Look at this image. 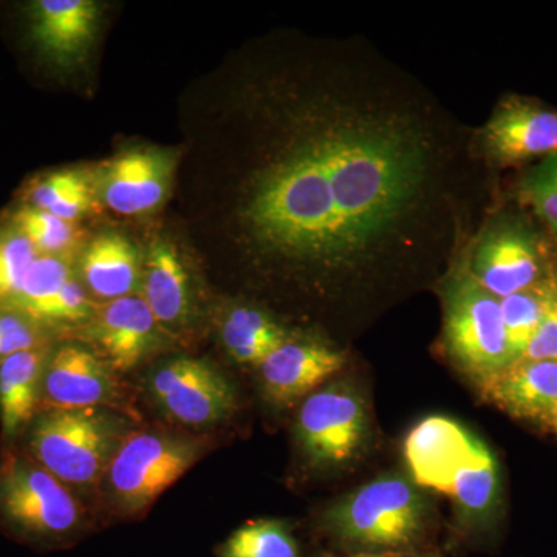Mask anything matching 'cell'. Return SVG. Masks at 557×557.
Returning a JSON list of instances; mask_svg holds the SVG:
<instances>
[{"mask_svg": "<svg viewBox=\"0 0 557 557\" xmlns=\"http://www.w3.org/2000/svg\"><path fill=\"white\" fill-rule=\"evenodd\" d=\"M302 134L269 164L247 218L260 244L288 258L350 265L395 242L420 211L412 150L376 110L306 113Z\"/></svg>", "mask_w": 557, "mask_h": 557, "instance_id": "obj_1", "label": "cell"}, {"mask_svg": "<svg viewBox=\"0 0 557 557\" xmlns=\"http://www.w3.org/2000/svg\"><path fill=\"white\" fill-rule=\"evenodd\" d=\"M403 456L417 486L453 500L465 536L483 537L493 531L500 494L498 463L474 432L449 417H428L410 429Z\"/></svg>", "mask_w": 557, "mask_h": 557, "instance_id": "obj_2", "label": "cell"}, {"mask_svg": "<svg viewBox=\"0 0 557 557\" xmlns=\"http://www.w3.org/2000/svg\"><path fill=\"white\" fill-rule=\"evenodd\" d=\"M322 528L343 555L424 552L434 511L424 490L394 472L339 498L322 516Z\"/></svg>", "mask_w": 557, "mask_h": 557, "instance_id": "obj_3", "label": "cell"}, {"mask_svg": "<svg viewBox=\"0 0 557 557\" xmlns=\"http://www.w3.org/2000/svg\"><path fill=\"white\" fill-rule=\"evenodd\" d=\"M443 307L446 354L475 386L482 388L515 362L500 299L486 292L468 270L458 269L446 282Z\"/></svg>", "mask_w": 557, "mask_h": 557, "instance_id": "obj_4", "label": "cell"}, {"mask_svg": "<svg viewBox=\"0 0 557 557\" xmlns=\"http://www.w3.org/2000/svg\"><path fill=\"white\" fill-rule=\"evenodd\" d=\"M115 421L95 408L53 409L33 424L30 449L65 485H91L108 471L120 445Z\"/></svg>", "mask_w": 557, "mask_h": 557, "instance_id": "obj_5", "label": "cell"}, {"mask_svg": "<svg viewBox=\"0 0 557 557\" xmlns=\"http://www.w3.org/2000/svg\"><path fill=\"white\" fill-rule=\"evenodd\" d=\"M197 440L134 432L121 438L108 468L110 494L124 515H138L178 482L199 460Z\"/></svg>", "mask_w": 557, "mask_h": 557, "instance_id": "obj_6", "label": "cell"}, {"mask_svg": "<svg viewBox=\"0 0 557 557\" xmlns=\"http://www.w3.org/2000/svg\"><path fill=\"white\" fill-rule=\"evenodd\" d=\"M0 516L22 536L53 542L72 534L83 512L67 485L38 461L7 456L0 463Z\"/></svg>", "mask_w": 557, "mask_h": 557, "instance_id": "obj_7", "label": "cell"}, {"mask_svg": "<svg viewBox=\"0 0 557 557\" xmlns=\"http://www.w3.org/2000/svg\"><path fill=\"white\" fill-rule=\"evenodd\" d=\"M368 403L351 381H333L300 406L296 435L304 456L319 468H343L369 440Z\"/></svg>", "mask_w": 557, "mask_h": 557, "instance_id": "obj_8", "label": "cell"}, {"mask_svg": "<svg viewBox=\"0 0 557 557\" xmlns=\"http://www.w3.org/2000/svg\"><path fill=\"white\" fill-rule=\"evenodd\" d=\"M149 392L164 413L188 426L219 423L236 405L228 379L199 358L163 362L150 373Z\"/></svg>", "mask_w": 557, "mask_h": 557, "instance_id": "obj_9", "label": "cell"}, {"mask_svg": "<svg viewBox=\"0 0 557 557\" xmlns=\"http://www.w3.org/2000/svg\"><path fill=\"white\" fill-rule=\"evenodd\" d=\"M346 357L321 341L287 339L259 366L263 394L277 406H292L338 375Z\"/></svg>", "mask_w": 557, "mask_h": 557, "instance_id": "obj_10", "label": "cell"}, {"mask_svg": "<svg viewBox=\"0 0 557 557\" xmlns=\"http://www.w3.org/2000/svg\"><path fill=\"white\" fill-rule=\"evenodd\" d=\"M174 160L160 149L135 148L106 163L100 194L106 207L121 215L159 208L170 193Z\"/></svg>", "mask_w": 557, "mask_h": 557, "instance_id": "obj_11", "label": "cell"}, {"mask_svg": "<svg viewBox=\"0 0 557 557\" xmlns=\"http://www.w3.org/2000/svg\"><path fill=\"white\" fill-rule=\"evenodd\" d=\"M469 273L498 299L539 284L541 259L533 237L519 228L491 230L472 252Z\"/></svg>", "mask_w": 557, "mask_h": 557, "instance_id": "obj_12", "label": "cell"}, {"mask_svg": "<svg viewBox=\"0 0 557 557\" xmlns=\"http://www.w3.org/2000/svg\"><path fill=\"white\" fill-rule=\"evenodd\" d=\"M483 146L504 166L557 156V112L523 101L505 102L486 124Z\"/></svg>", "mask_w": 557, "mask_h": 557, "instance_id": "obj_13", "label": "cell"}, {"mask_svg": "<svg viewBox=\"0 0 557 557\" xmlns=\"http://www.w3.org/2000/svg\"><path fill=\"white\" fill-rule=\"evenodd\" d=\"M30 22L38 49L57 64L72 65L94 44L100 5L91 0H39L32 3Z\"/></svg>", "mask_w": 557, "mask_h": 557, "instance_id": "obj_14", "label": "cell"}, {"mask_svg": "<svg viewBox=\"0 0 557 557\" xmlns=\"http://www.w3.org/2000/svg\"><path fill=\"white\" fill-rule=\"evenodd\" d=\"M42 392L54 409H89L115 395L109 366L79 346L58 348L47 361Z\"/></svg>", "mask_w": 557, "mask_h": 557, "instance_id": "obj_15", "label": "cell"}, {"mask_svg": "<svg viewBox=\"0 0 557 557\" xmlns=\"http://www.w3.org/2000/svg\"><path fill=\"white\" fill-rule=\"evenodd\" d=\"M479 391L511 417L547 423L557 408V362L516 359Z\"/></svg>", "mask_w": 557, "mask_h": 557, "instance_id": "obj_16", "label": "cell"}, {"mask_svg": "<svg viewBox=\"0 0 557 557\" xmlns=\"http://www.w3.org/2000/svg\"><path fill=\"white\" fill-rule=\"evenodd\" d=\"M157 319L141 296L109 300L95 319V336L109 364L129 372L156 339Z\"/></svg>", "mask_w": 557, "mask_h": 557, "instance_id": "obj_17", "label": "cell"}, {"mask_svg": "<svg viewBox=\"0 0 557 557\" xmlns=\"http://www.w3.org/2000/svg\"><path fill=\"white\" fill-rule=\"evenodd\" d=\"M79 267L84 284L100 299L126 298L141 278L137 248L116 233L100 234L91 239L84 248Z\"/></svg>", "mask_w": 557, "mask_h": 557, "instance_id": "obj_18", "label": "cell"}, {"mask_svg": "<svg viewBox=\"0 0 557 557\" xmlns=\"http://www.w3.org/2000/svg\"><path fill=\"white\" fill-rule=\"evenodd\" d=\"M143 299L161 324H182L190 313L188 270L174 245L159 244L150 248L143 271Z\"/></svg>", "mask_w": 557, "mask_h": 557, "instance_id": "obj_19", "label": "cell"}, {"mask_svg": "<svg viewBox=\"0 0 557 557\" xmlns=\"http://www.w3.org/2000/svg\"><path fill=\"white\" fill-rule=\"evenodd\" d=\"M49 355L44 347L21 351L0 361V420L13 435L32 420Z\"/></svg>", "mask_w": 557, "mask_h": 557, "instance_id": "obj_20", "label": "cell"}, {"mask_svg": "<svg viewBox=\"0 0 557 557\" xmlns=\"http://www.w3.org/2000/svg\"><path fill=\"white\" fill-rule=\"evenodd\" d=\"M223 347L239 364L259 366L288 339L287 330L252 307H236L226 314L220 329Z\"/></svg>", "mask_w": 557, "mask_h": 557, "instance_id": "obj_21", "label": "cell"}, {"mask_svg": "<svg viewBox=\"0 0 557 557\" xmlns=\"http://www.w3.org/2000/svg\"><path fill=\"white\" fill-rule=\"evenodd\" d=\"M557 298V288L545 284L522 289L500 299L502 318L512 358L519 359Z\"/></svg>", "mask_w": 557, "mask_h": 557, "instance_id": "obj_22", "label": "cell"}, {"mask_svg": "<svg viewBox=\"0 0 557 557\" xmlns=\"http://www.w3.org/2000/svg\"><path fill=\"white\" fill-rule=\"evenodd\" d=\"M219 557H300V549L284 520L256 519L226 539Z\"/></svg>", "mask_w": 557, "mask_h": 557, "instance_id": "obj_23", "label": "cell"}, {"mask_svg": "<svg viewBox=\"0 0 557 557\" xmlns=\"http://www.w3.org/2000/svg\"><path fill=\"white\" fill-rule=\"evenodd\" d=\"M13 228L24 234L39 255L70 258L83 242V230L76 223L58 218L44 209L24 207L13 214Z\"/></svg>", "mask_w": 557, "mask_h": 557, "instance_id": "obj_24", "label": "cell"}, {"mask_svg": "<svg viewBox=\"0 0 557 557\" xmlns=\"http://www.w3.org/2000/svg\"><path fill=\"white\" fill-rule=\"evenodd\" d=\"M72 278V259L39 255L25 273L20 293L7 310L35 317L36 311L49 302Z\"/></svg>", "mask_w": 557, "mask_h": 557, "instance_id": "obj_25", "label": "cell"}, {"mask_svg": "<svg viewBox=\"0 0 557 557\" xmlns=\"http://www.w3.org/2000/svg\"><path fill=\"white\" fill-rule=\"evenodd\" d=\"M38 256V249L20 231L0 233V310L9 309Z\"/></svg>", "mask_w": 557, "mask_h": 557, "instance_id": "obj_26", "label": "cell"}, {"mask_svg": "<svg viewBox=\"0 0 557 557\" xmlns=\"http://www.w3.org/2000/svg\"><path fill=\"white\" fill-rule=\"evenodd\" d=\"M91 190H95L94 178L89 172L60 170L33 180L25 196H27L28 207L51 212L65 201Z\"/></svg>", "mask_w": 557, "mask_h": 557, "instance_id": "obj_27", "label": "cell"}, {"mask_svg": "<svg viewBox=\"0 0 557 557\" xmlns=\"http://www.w3.org/2000/svg\"><path fill=\"white\" fill-rule=\"evenodd\" d=\"M91 313H94V306H91L89 295L83 285L72 277L49 302L44 304L36 311L33 321L75 322L90 318Z\"/></svg>", "mask_w": 557, "mask_h": 557, "instance_id": "obj_28", "label": "cell"}, {"mask_svg": "<svg viewBox=\"0 0 557 557\" xmlns=\"http://www.w3.org/2000/svg\"><path fill=\"white\" fill-rule=\"evenodd\" d=\"M38 322L14 310H0V361L40 346Z\"/></svg>", "mask_w": 557, "mask_h": 557, "instance_id": "obj_29", "label": "cell"}, {"mask_svg": "<svg viewBox=\"0 0 557 557\" xmlns=\"http://www.w3.org/2000/svg\"><path fill=\"white\" fill-rule=\"evenodd\" d=\"M528 196L557 236V159L528 182Z\"/></svg>", "mask_w": 557, "mask_h": 557, "instance_id": "obj_30", "label": "cell"}, {"mask_svg": "<svg viewBox=\"0 0 557 557\" xmlns=\"http://www.w3.org/2000/svg\"><path fill=\"white\" fill-rule=\"evenodd\" d=\"M519 359L557 362V298Z\"/></svg>", "mask_w": 557, "mask_h": 557, "instance_id": "obj_31", "label": "cell"}, {"mask_svg": "<svg viewBox=\"0 0 557 557\" xmlns=\"http://www.w3.org/2000/svg\"><path fill=\"white\" fill-rule=\"evenodd\" d=\"M319 557H443L438 549L429 548L416 553H355V555H324Z\"/></svg>", "mask_w": 557, "mask_h": 557, "instance_id": "obj_32", "label": "cell"}, {"mask_svg": "<svg viewBox=\"0 0 557 557\" xmlns=\"http://www.w3.org/2000/svg\"><path fill=\"white\" fill-rule=\"evenodd\" d=\"M547 424L549 428L553 429V431L556 432L557 434V408L555 410H553V413L552 416H549L548 420H547Z\"/></svg>", "mask_w": 557, "mask_h": 557, "instance_id": "obj_33", "label": "cell"}]
</instances>
